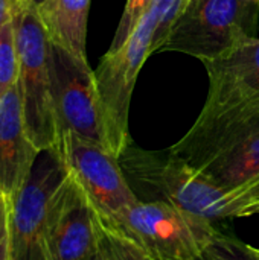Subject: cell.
Segmentation results:
<instances>
[{"mask_svg":"<svg viewBox=\"0 0 259 260\" xmlns=\"http://www.w3.org/2000/svg\"><path fill=\"white\" fill-rule=\"evenodd\" d=\"M169 152L227 193V216L259 201V102H206Z\"/></svg>","mask_w":259,"mask_h":260,"instance_id":"cell-1","label":"cell"},{"mask_svg":"<svg viewBox=\"0 0 259 260\" xmlns=\"http://www.w3.org/2000/svg\"><path fill=\"white\" fill-rule=\"evenodd\" d=\"M258 20L259 0H188L159 52L215 61L255 37Z\"/></svg>","mask_w":259,"mask_h":260,"instance_id":"cell-2","label":"cell"},{"mask_svg":"<svg viewBox=\"0 0 259 260\" xmlns=\"http://www.w3.org/2000/svg\"><path fill=\"white\" fill-rule=\"evenodd\" d=\"M12 21L18 53V93L27 136L38 151L58 145L53 113L49 37L31 0H18L12 6Z\"/></svg>","mask_w":259,"mask_h":260,"instance_id":"cell-3","label":"cell"},{"mask_svg":"<svg viewBox=\"0 0 259 260\" xmlns=\"http://www.w3.org/2000/svg\"><path fill=\"white\" fill-rule=\"evenodd\" d=\"M119 163L150 201L168 203L212 224L227 218V193L169 151L148 152L128 145Z\"/></svg>","mask_w":259,"mask_h":260,"instance_id":"cell-4","label":"cell"},{"mask_svg":"<svg viewBox=\"0 0 259 260\" xmlns=\"http://www.w3.org/2000/svg\"><path fill=\"white\" fill-rule=\"evenodd\" d=\"M157 24L159 9L151 3L127 41L118 50L107 52L95 70L110 152L116 158H121L130 145L128 114L131 94L143 62L153 53Z\"/></svg>","mask_w":259,"mask_h":260,"instance_id":"cell-5","label":"cell"},{"mask_svg":"<svg viewBox=\"0 0 259 260\" xmlns=\"http://www.w3.org/2000/svg\"><path fill=\"white\" fill-rule=\"evenodd\" d=\"M108 225L125 233L156 260H202L220 233L212 222L163 201H139Z\"/></svg>","mask_w":259,"mask_h":260,"instance_id":"cell-6","label":"cell"},{"mask_svg":"<svg viewBox=\"0 0 259 260\" xmlns=\"http://www.w3.org/2000/svg\"><path fill=\"white\" fill-rule=\"evenodd\" d=\"M49 72L58 137L73 134L110 152L101 96L89 61L50 43Z\"/></svg>","mask_w":259,"mask_h":260,"instance_id":"cell-7","label":"cell"},{"mask_svg":"<svg viewBox=\"0 0 259 260\" xmlns=\"http://www.w3.org/2000/svg\"><path fill=\"white\" fill-rule=\"evenodd\" d=\"M67 175L69 171L56 146L38 152L26 181L9 198L11 260H47L44 251L46 215L53 193Z\"/></svg>","mask_w":259,"mask_h":260,"instance_id":"cell-8","label":"cell"},{"mask_svg":"<svg viewBox=\"0 0 259 260\" xmlns=\"http://www.w3.org/2000/svg\"><path fill=\"white\" fill-rule=\"evenodd\" d=\"M56 148L70 177L82 189L102 224H113L125 210L140 201L119 158L107 149L73 134L61 136Z\"/></svg>","mask_w":259,"mask_h":260,"instance_id":"cell-9","label":"cell"},{"mask_svg":"<svg viewBox=\"0 0 259 260\" xmlns=\"http://www.w3.org/2000/svg\"><path fill=\"white\" fill-rule=\"evenodd\" d=\"M101 242V221L78 183L67 175L53 193L44 222L47 260H90Z\"/></svg>","mask_w":259,"mask_h":260,"instance_id":"cell-10","label":"cell"},{"mask_svg":"<svg viewBox=\"0 0 259 260\" xmlns=\"http://www.w3.org/2000/svg\"><path fill=\"white\" fill-rule=\"evenodd\" d=\"M38 149L31 142L21 110L18 85L0 99V190L14 197L26 181Z\"/></svg>","mask_w":259,"mask_h":260,"instance_id":"cell-11","label":"cell"},{"mask_svg":"<svg viewBox=\"0 0 259 260\" xmlns=\"http://www.w3.org/2000/svg\"><path fill=\"white\" fill-rule=\"evenodd\" d=\"M209 76L206 102H259V38L252 37L226 56L205 62Z\"/></svg>","mask_w":259,"mask_h":260,"instance_id":"cell-12","label":"cell"},{"mask_svg":"<svg viewBox=\"0 0 259 260\" xmlns=\"http://www.w3.org/2000/svg\"><path fill=\"white\" fill-rule=\"evenodd\" d=\"M92 0H44L37 6L49 41L87 61V21Z\"/></svg>","mask_w":259,"mask_h":260,"instance_id":"cell-13","label":"cell"},{"mask_svg":"<svg viewBox=\"0 0 259 260\" xmlns=\"http://www.w3.org/2000/svg\"><path fill=\"white\" fill-rule=\"evenodd\" d=\"M99 251L105 260H156L121 230L101 224Z\"/></svg>","mask_w":259,"mask_h":260,"instance_id":"cell-14","label":"cell"},{"mask_svg":"<svg viewBox=\"0 0 259 260\" xmlns=\"http://www.w3.org/2000/svg\"><path fill=\"white\" fill-rule=\"evenodd\" d=\"M18 82V53L12 18L0 27V99Z\"/></svg>","mask_w":259,"mask_h":260,"instance_id":"cell-15","label":"cell"},{"mask_svg":"<svg viewBox=\"0 0 259 260\" xmlns=\"http://www.w3.org/2000/svg\"><path fill=\"white\" fill-rule=\"evenodd\" d=\"M203 260H259V250L237 238L218 233L208 247Z\"/></svg>","mask_w":259,"mask_h":260,"instance_id":"cell-16","label":"cell"},{"mask_svg":"<svg viewBox=\"0 0 259 260\" xmlns=\"http://www.w3.org/2000/svg\"><path fill=\"white\" fill-rule=\"evenodd\" d=\"M153 0H127L122 17L119 20L114 38L111 41V46L108 49V52H114L118 50L130 37V34L133 32L136 23L139 21V18L142 17V14L147 11V8L151 5Z\"/></svg>","mask_w":259,"mask_h":260,"instance_id":"cell-17","label":"cell"},{"mask_svg":"<svg viewBox=\"0 0 259 260\" xmlns=\"http://www.w3.org/2000/svg\"><path fill=\"white\" fill-rule=\"evenodd\" d=\"M9 212H11V200L9 197H5V203L0 213V260H11Z\"/></svg>","mask_w":259,"mask_h":260,"instance_id":"cell-18","label":"cell"},{"mask_svg":"<svg viewBox=\"0 0 259 260\" xmlns=\"http://www.w3.org/2000/svg\"><path fill=\"white\" fill-rule=\"evenodd\" d=\"M253 215H259V201L253 203V204H249L246 206L237 218H247V216H253Z\"/></svg>","mask_w":259,"mask_h":260,"instance_id":"cell-19","label":"cell"},{"mask_svg":"<svg viewBox=\"0 0 259 260\" xmlns=\"http://www.w3.org/2000/svg\"><path fill=\"white\" fill-rule=\"evenodd\" d=\"M5 197H6V195H3V192L0 190V213H2V207H3V203H5Z\"/></svg>","mask_w":259,"mask_h":260,"instance_id":"cell-20","label":"cell"},{"mask_svg":"<svg viewBox=\"0 0 259 260\" xmlns=\"http://www.w3.org/2000/svg\"><path fill=\"white\" fill-rule=\"evenodd\" d=\"M90 260H105V259H104V256L101 254V251L98 250V253H96V256H95V257H92V259H90Z\"/></svg>","mask_w":259,"mask_h":260,"instance_id":"cell-21","label":"cell"},{"mask_svg":"<svg viewBox=\"0 0 259 260\" xmlns=\"http://www.w3.org/2000/svg\"><path fill=\"white\" fill-rule=\"evenodd\" d=\"M31 2H32V3H34L35 6H38V5H40V3H43L44 0H31Z\"/></svg>","mask_w":259,"mask_h":260,"instance_id":"cell-22","label":"cell"},{"mask_svg":"<svg viewBox=\"0 0 259 260\" xmlns=\"http://www.w3.org/2000/svg\"><path fill=\"white\" fill-rule=\"evenodd\" d=\"M8 2H9V3H11V6H14V5H15V3H17V2H18V0H8Z\"/></svg>","mask_w":259,"mask_h":260,"instance_id":"cell-23","label":"cell"}]
</instances>
